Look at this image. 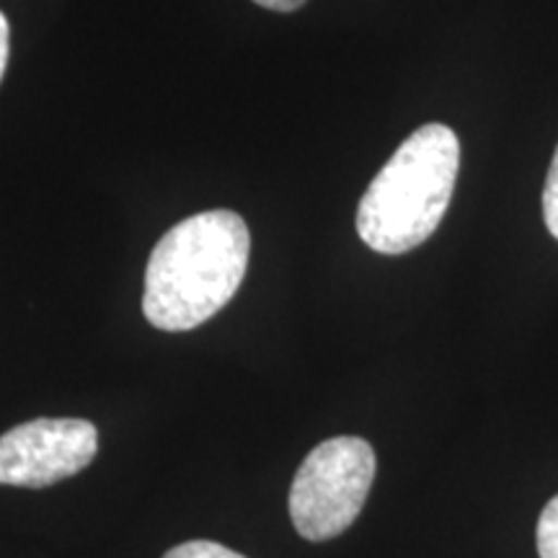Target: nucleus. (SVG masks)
<instances>
[{
	"label": "nucleus",
	"instance_id": "f03ea898",
	"mask_svg": "<svg viewBox=\"0 0 558 558\" xmlns=\"http://www.w3.org/2000/svg\"><path fill=\"white\" fill-rule=\"evenodd\" d=\"M458 166V135L445 124H424L403 140L360 202L365 246L390 256L422 246L448 213Z\"/></svg>",
	"mask_w": 558,
	"mask_h": 558
},
{
	"label": "nucleus",
	"instance_id": "39448f33",
	"mask_svg": "<svg viewBox=\"0 0 558 558\" xmlns=\"http://www.w3.org/2000/svg\"><path fill=\"white\" fill-rule=\"evenodd\" d=\"M541 558H558V494L548 501L538 520Z\"/></svg>",
	"mask_w": 558,
	"mask_h": 558
},
{
	"label": "nucleus",
	"instance_id": "f257e3e1",
	"mask_svg": "<svg viewBox=\"0 0 558 558\" xmlns=\"http://www.w3.org/2000/svg\"><path fill=\"white\" fill-rule=\"evenodd\" d=\"M251 235L241 215L209 209L181 220L153 248L143 313L160 331H192L226 308L248 267Z\"/></svg>",
	"mask_w": 558,
	"mask_h": 558
},
{
	"label": "nucleus",
	"instance_id": "0eeeda50",
	"mask_svg": "<svg viewBox=\"0 0 558 558\" xmlns=\"http://www.w3.org/2000/svg\"><path fill=\"white\" fill-rule=\"evenodd\" d=\"M543 218H546L550 235L558 239V148L554 153V160H550L546 190H543Z\"/></svg>",
	"mask_w": 558,
	"mask_h": 558
},
{
	"label": "nucleus",
	"instance_id": "20e7f679",
	"mask_svg": "<svg viewBox=\"0 0 558 558\" xmlns=\"http://www.w3.org/2000/svg\"><path fill=\"white\" fill-rule=\"evenodd\" d=\"M99 432L86 418H34L0 435V484L45 488L94 463Z\"/></svg>",
	"mask_w": 558,
	"mask_h": 558
},
{
	"label": "nucleus",
	"instance_id": "6e6552de",
	"mask_svg": "<svg viewBox=\"0 0 558 558\" xmlns=\"http://www.w3.org/2000/svg\"><path fill=\"white\" fill-rule=\"evenodd\" d=\"M9 50H11V29H9V19L3 16L0 11V81H3L5 65H9Z\"/></svg>",
	"mask_w": 558,
	"mask_h": 558
},
{
	"label": "nucleus",
	"instance_id": "7ed1b4c3",
	"mask_svg": "<svg viewBox=\"0 0 558 558\" xmlns=\"http://www.w3.org/2000/svg\"><path fill=\"white\" fill-rule=\"evenodd\" d=\"M375 478V450L362 437H333L303 460L290 488L292 525L305 541L337 538L357 520Z\"/></svg>",
	"mask_w": 558,
	"mask_h": 558
},
{
	"label": "nucleus",
	"instance_id": "1a4fd4ad",
	"mask_svg": "<svg viewBox=\"0 0 558 558\" xmlns=\"http://www.w3.org/2000/svg\"><path fill=\"white\" fill-rule=\"evenodd\" d=\"M254 3L264 5V9H271V11H298L300 5H305V0H254Z\"/></svg>",
	"mask_w": 558,
	"mask_h": 558
},
{
	"label": "nucleus",
	"instance_id": "423d86ee",
	"mask_svg": "<svg viewBox=\"0 0 558 558\" xmlns=\"http://www.w3.org/2000/svg\"><path fill=\"white\" fill-rule=\"evenodd\" d=\"M163 558H246L215 541H190L171 548Z\"/></svg>",
	"mask_w": 558,
	"mask_h": 558
}]
</instances>
